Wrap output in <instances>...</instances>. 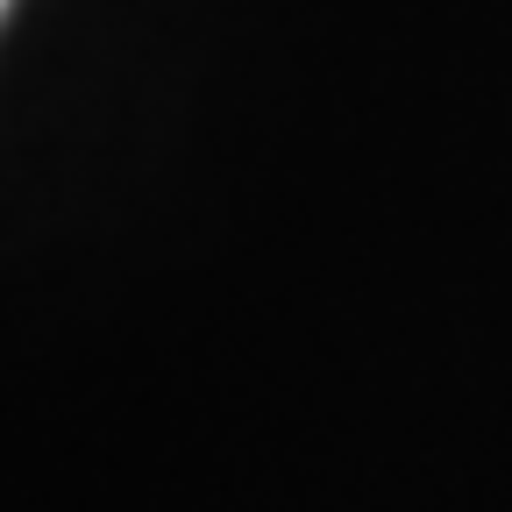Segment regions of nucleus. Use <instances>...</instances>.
<instances>
[{
  "label": "nucleus",
  "mask_w": 512,
  "mask_h": 512,
  "mask_svg": "<svg viewBox=\"0 0 512 512\" xmlns=\"http://www.w3.org/2000/svg\"><path fill=\"white\" fill-rule=\"evenodd\" d=\"M0 8H8V0H0Z\"/></svg>",
  "instance_id": "1"
}]
</instances>
